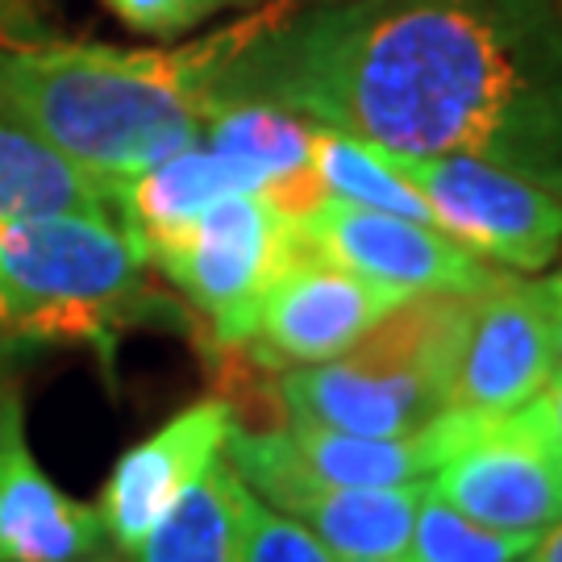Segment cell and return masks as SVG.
<instances>
[{"mask_svg": "<svg viewBox=\"0 0 562 562\" xmlns=\"http://www.w3.org/2000/svg\"><path fill=\"white\" fill-rule=\"evenodd\" d=\"M213 101H267L387 155H475L562 196L554 0H346L241 46Z\"/></svg>", "mask_w": 562, "mask_h": 562, "instance_id": "cell-1", "label": "cell"}, {"mask_svg": "<svg viewBox=\"0 0 562 562\" xmlns=\"http://www.w3.org/2000/svg\"><path fill=\"white\" fill-rule=\"evenodd\" d=\"M288 13H296V0H267L250 18L176 50H4L0 109L117 188L201 142L225 63Z\"/></svg>", "mask_w": 562, "mask_h": 562, "instance_id": "cell-2", "label": "cell"}, {"mask_svg": "<svg viewBox=\"0 0 562 562\" xmlns=\"http://www.w3.org/2000/svg\"><path fill=\"white\" fill-rule=\"evenodd\" d=\"M471 317L467 292H422L383 313L346 355L292 367L280 401L292 422L362 438H408L450 408Z\"/></svg>", "mask_w": 562, "mask_h": 562, "instance_id": "cell-3", "label": "cell"}, {"mask_svg": "<svg viewBox=\"0 0 562 562\" xmlns=\"http://www.w3.org/2000/svg\"><path fill=\"white\" fill-rule=\"evenodd\" d=\"M146 250L113 213H59L0 225V296L30 334L101 338L142 292Z\"/></svg>", "mask_w": 562, "mask_h": 562, "instance_id": "cell-4", "label": "cell"}, {"mask_svg": "<svg viewBox=\"0 0 562 562\" xmlns=\"http://www.w3.org/2000/svg\"><path fill=\"white\" fill-rule=\"evenodd\" d=\"M442 462L429 487L471 521L542 538L562 521V446L533 401L508 413L446 408Z\"/></svg>", "mask_w": 562, "mask_h": 562, "instance_id": "cell-5", "label": "cell"}, {"mask_svg": "<svg viewBox=\"0 0 562 562\" xmlns=\"http://www.w3.org/2000/svg\"><path fill=\"white\" fill-rule=\"evenodd\" d=\"M296 241V225L259 192H225L176 238L155 241L146 259L183 288L225 346L255 338L259 304Z\"/></svg>", "mask_w": 562, "mask_h": 562, "instance_id": "cell-6", "label": "cell"}, {"mask_svg": "<svg viewBox=\"0 0 562 562\" xmlns=\"http://www.w3.org/2000/svg\"><path fill=\"white\" fill-rule=\"evenodd\" d=\"M434 225L501 271H542L562 255V196L475 155H392Z\"/></svg>", "mask_w": 562, "mask_h": 562, "instance_id": "cell-7", "label": "cell"}, {"mask_svg": "<svg viewBox=\"0 0 562 562\" xmlns=\"http://www.w3.org/2000/svg\"><path fill=\"white\" fill-rule=\"evenodd\" d=\"M301 234L325 259L380 283L392 296L422 292H467L475 296L501 276V267L471 255L462 241L442 234L438 225L375 213L346 201H322L301 222Z\"/></svg>", "mask_w": 562, "mask_h": 562, "instance_id": "cell-8", "label": "cell"}, {"mask_svg": "<svg viewBox=\"0 0 562 562\" xmlns=\"http://www.w3.org/2000/svg\"><path fill=\"white\" fill-rule=\"evenodd\" d=\"M396 304L401 296H392L387 288L325 259L296 225V241L262 296L250 341L267 359L313 367L346 355Z\"/></svg>", "mask_w": 562, "mask_h": 562, "instance_id": "cell-9", "label": "cell"}, {"mask_svg": "<svg viewBox=\"0 0 562 562\" xmlns=\"http://www.w3.org/2000/svg\"><path fill=\"white\" fill-rule=\"evenodd\" d=\"M554 375V313L542 283L501 271L471 296L454 362L450 408L508 413L529 404Z\"/></svg>", "mask_w": 562, "mask_h": 562, "instance_id": "cell-10", "label": "cell"}, {"mask_svg": "<svg viewBox=\"0 0 562 562\" xmlns=\"http://www.w3.org/2000/svg\"><path fill=\"white\" fill-rule=\"evenodd\" d=\"M234 425L229 401H201L162 422L146 442L125 450L101 501L104 533L134 554V546L209 475L225 454Z\"/></svg>", "mask_w": 562, "mask_h": 562, "instance_id": "cell-11", "label": "cell"}, {"mask_svg": "<svg viewBox=\"0 0 562 562\" xmlns=\"http://www.w3.org/2000/svg\"><path fill=\"white\" fill-rule=\"evenodd\" d=\"M313 121L267 101H209L201 142L229 167L241 192H259L280 217L301 225L325 196L313 171Z\"/></svg>", "mask_w": 562, "mask_h": 562, "instance_id": "cell-12", "label": "cell"}, {"mask_svg": "<svg viewBox=\"0 0 562 562\" xmlns=\"http://www.w3.org/2000/svg\"><path fill=\"white\" fill-rule=\"evenodd\" d=\"M104 538L101 508L55 487L25 442L21 404L0 401V562H80Z\"/></svg>", "mask_w": 562, "mask_h": 562, "instance_id": "cell-13", "label": "cell"}, {"mask_svg": "<svg viewBox=\"0 0 562 562\" xmlns=\"http://www.w3.org/2000/svg\"><path fill=\"white\" fill-rule=\"evenodd\" d=\"M59 213L117 217V188L0 109V225Z\"/></svg>", "mask_w": 562, "mask_h": 562, "instance_id": "cell-14", "label": "cell"}, {"mask_svg": "<svg viewBox=\"0 0 562 562\" xmlns=\"http://www.w3.org/2000/svg\"><path fill=\"white\" fill-rule=\"evenodd\" d=\"M288 434L301 450L304 467L334 487H396V483H429L442 462V429L429 422L408 438H362L313 422H292Z\"/></svg>", "mask_w": 562, "mask_h": 562, "instance_id": "cell-15", "label": "cell"}, {"mask_svg": "<svg viewBox=\"0 0 562 562\" xmlns=\"http://www.w3.org/2000/svg\"><path fill=\"white\" fill-rule=\"evenodd\" d=\"M225 192H241V188L234 183L229 167L204 142H196L134 180L117 183V213L134 229L142 250H150L155 241H167L188 229Z\"/></svg>", "mask_w": 562, "mask_h": 562, "instance_id": "cell-16", "label": "cell"}, {"mask_svg": "<svg viewBox=\"0 0 562 562\" xmlns=\"http://www.w3.org/2000/svg\"><path fill=\"white\" fill-rule=\"evenodd\" d=\"M241 480L225 454L138 546L134 562H238Z\"/></svg>", "mask_w": 562, "mask_h": 562, "instance_id": "cell-17", "label": "cell"}, {"mask_svg": "<svg viewBox=\"0 0 562 562\" xmlns=\"http://www.w3.org/2000/svg\"><path fill=\"white\" fill-rule=\"evenodd\" d=\"M313 171L322 180L329 201L359 204V209H375V213H396V217H413V222H429V204L422 192L401 176V167L392 162L387 150L359 142L338 130H313Z\"/></svg>", "mask_w": 562, "mask_h": 562, "instance_id": "cell-18", "label": "cell"}, {"mask_svg": "<svg viewBox=\"0 0 562 562\" xmlns=\"http://www.w3.org/2000/svg\"><path fill=\"white\" fill-rule=\"evenodd\" d=\"M533 542L538 538L529 533H504V529L471 521L425 483L413 542H408V562H525Z\"/></svg>", "mask_w": 562, "mask_h": 562, "instance_id": "cell-19", "label": "cell"}, {"mask_svg": "<svg viewBox=\"0 0 562 562\" xmlns=\"http://www.w3.org/2000/svg\"><path fill=\"white\" fill-rule=\"evenodd\" d=\"M238 562H334L304 525L267 508L259 496L246 492L241 483V550Z\"/></svg>", "mask_w": 562, "mask_h": 562, "instance_id": "cell-20", "label": "cell"}, {"mask_svg": "<svg viewBox=\"0 0 562 562\" xmlns=\"http://www.w3.org/2000/svg\"><path fill=\"white\" fill-rule=\"evenodd\" d=\"M130 30L150 38H180L241 0H104Z\"/></svg>", "mask_w": 562, "mask_h": 562, "instance_id": "cell-21", "label": "cell"}, {"mask_svg": "<svg viewBox=\"0 0 562 562\" xmlns=\"http://www.w3.org/2000/svg\"><path fill=\"white\" fill-rule=\"evenodd\" d=\"M533 408L542 413V422L550 425L554 442L562 446V371H554V375H550V383H546L542 392L533 396Z\"/></svg>", "mask_w": 562, "mask_h": 562, "instance_id": "cell-22", "label": "cell"}, {"mask_svg": "<svg viewBox=\"0 0 562 562\" xmlns=\"http://www.w3.org/2000/svg\"><path fill=\"white\" fill-rule=\"evenodd\" d=\"M525 562H562V521L554 525V529H546L542 538L533 542V550H529Z\"/></svg>", "mask_w": 562, "mask_h": 562, "instance_id": "cell-23", "label": "cell"}, {"mask_svg": "<svg viewBox=\"0 0 562 562\" xmlns=\"http://www.w3.org/2000/svg\"><path fill=\"white\" fill-rule=\"evenodd\" d=\"M542 288H546V296H550V308L562 317V271H554L550 280H542Z\"/></svg>", "mask_w": 562, "mask_h": 562, "instance_id": "cell-24", "label": "cell"}, {"mask_svg": "<svg viewBox=\"0 0 562 562\" xmlns=\"http://www.w3.org/2000/svg\"><path fill=\"white\" fill-rule=\"evenodd\" d=\"M554 313V308H550ZM554 371H562V317L554 313Z\"/></svg>", "mask_w": 562, "mask_h": 562, "instance_id": "cell-25", "label": "cell"}, {"mask_svg": "<svg viewBox=\"0 0 562 562\" xmlns=\"http://www.w3.org/2000/svg\"><path fill=\"white\" fill-rule=\"evenodd\" d=\"M334 562H408V559H334Z\"/></svg>", "mask_w": 562, "mask_h": 562, "instance_id": "cell-26", "label": "cell"}, {"mask_svg": "<svg viewBox=\"0 0 562 562\" xmlns=\"http://www.w3.org/2000/svg\"><path fill=\"white\" fill-rule=\"evenodd\" d=\"M9 322V308H4V296H0V325Z\"/></svg>", "mask_w": 562, "mask_h": 562, "instance_id": "cell-27", "label": "cell"}, {"mask_svg": "<svg viewBox=\"0 0 562 562\" xmlns=\"http://www.w3.org/2000/svg\"><path fill=\"white\" fill-rule=\"evenodd\" d=\"M313 4H346V0H313Z\"/></svg>", "mask_w": 562, "mask_h": 562, "instance_id": "cell-28", "label": "cell"}, {"mask_svg": "<svg viewBox=\"0 0 562 562\" xmlns=\"http://www.w3.org/2000/svg\"><path fill=\"white\" fill-rule=\"evenodd\" d=\"M554 4H559V9H562V0H554Z\"/></svg>", "mask_w": 562, "mask_h": 562, "instance_id": "cell-29", "label": "cell"}, {"mask_svg": "<svg viewBox=\"0 0 562 562\" xmlns=\"http://www.w3.org/2000/svg\"><path fill=\"white\" fill-rule=\"evenodd\" d=\"M80 562H88V559H80Z\"/></svg>", "mask_w": 562, "mask_h": 562, "instance_id": "cell-30", "label": "cell"}]
</instances>
